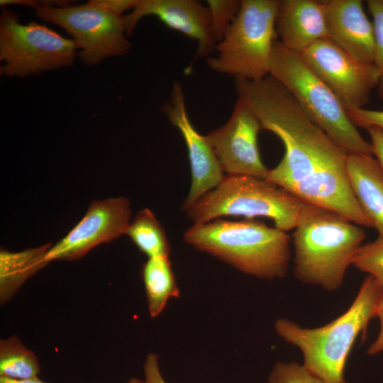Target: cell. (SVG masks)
<instances>
[{
	"label": "cell",
	"instance_id": "6da1fadb",
	"mask_svg": "<svg viewBox=\"0 0 383 383\" xmlns=\"http://www.w3.org/2000/svg\"><path fill=\"white\" fill-rule=\"evenodd\" d=\"M235 89L262 128L284 146L282 160L268 170L265 179L306 203L372 227L350 184L348 154L309 118L289 91L270 75L258 80L236 79Z\"/></svg>",
	"mask_w": 383,
	"mask_h": 383
},
{
	"label": "cell",
	"instance_id": "7a4b0ae2",
	"mask_svg": "<svg viewBox=\"0 0 383 383\" xmlns=\"http://www.w3.org/2000/svg\"><path fill=\"white\" fill-rule=\"evenodd\" d=\"M382 287L367 277L349 309L328 324L315 328H302L280 318L275 323L277 334L298 347L304 367L323 383H349L344 378L348 355L370 320L377 316Z\"/></svg>",
	"mask_w": 383,
	"mask_h": 383
},
{
	"label": "cell",
	"instance_id": "3957f363",
	"mask_svg": "<svg viewBox=\"0 0 383 383\" xmlns=\"http://www.w3.org/2000/svg\"><path fill=\"white\" fill-rule=\"evenodd\" d=\"M186 243L248 274L266 279L284 277L291 258L290 237L262 222L216 218L193 224Z\"/></svg>",
	"mask_w": 383,
	"mask_h": 383
},
{
	"label": "cell",
	"instance_id": "277c9868",
	"mask_svg": "<svg viewBox=\"0 0 383 383\" xmlns=\"http://www.w3.org/2000/svg\"><path fill=\"white\" fill-rule=\"evenodd\" d=\"M292 234L294 273L304 283L338 289L362 245V226L340 214L310 205Z\"/></svg>",
	"mask_w": 383,
	"mask_h": 383
},
{
	"label": "cell",
	"instance_id": "5b68a950",
	"mask_svg": "<svg viewBox=\"0 0 383 383\" xmlns=\"http://www.w3.org/2000/svg\"><path fill=\"white\" fill-rule=\"evenodd\" d=\"M269 75L284 86L309 118L348 155H373L366 141L331 89L299 53L274 43Z\"/></svg>",
	"mask_w": 383,
	"mask_h": 383
},
{
	"label": "cell",
	"instance_id": "8992f818",
	"mask_svg": "<svg viewBox=\"0 0 383 383\" xmlns=\"http://www.w3.org/2000/svg\"><path fill=\"white\" fill-rule=\"evenodd\" d=\"M310 205L265 179L226 174L185 211L193 224L227 216L266 217L286 232L296 228Z\"/></svg>",
	"mask_w": 383,
	"mask_h": 383
},
{
	"label": "cell",
	"instance_id": "52a82bcc",
	"mask_svg": "<svg viewBox=\"0 0 383 383\" xmlns=\"http://www.w3.org/2000/svg\"><path fill=\"white\" fill-rule=\"evenodd\" d=\"M279 0H241L231 28L209 57L211 70L235 79L258 80L270 72Z\"/></svg>",
	"mask_w": 383,
	"mask_h": 383
},
{
	"label": "cell",
	"instance_id": "ba28073f",
	"mask_svg": "<svg viewBox=\"0 0 383 383\" xmlns=\"http://www.w3.org/2000/svg\"><path fill=\"white\" fill-rule=\"evenodd\" d=\"M78 47L50 28L35 22L22 24L4 7L0 15L1 75L24 77L72 65Z\"/></svg>",
	"mask_w": 383,
	"mask_h": 383
},
{
	"label": "cell",
	"instance_id": "9c48e42d",
	"mask_svg": "<svg viewBox=\"0 0 383 383\" xmlns=\"http://www.w3.org/2000/svg\"><path fill=\"white\" fill-rule=\"evenodd\" d=\"M36 16L56 24L72 37L79 57L87 65L128 53L131 43L126 37L123 15L116 13L96 0L84 4L46 6L35 9Z\"/></svg>",
	"mask_w": 383,
	"mask_h": 383
},
{
	"label": "cell",
	"instance_id": "30bf717a",
	"mask_svg": "<svg viewBox=\"0 0 383 383\" xmlns=\"http://www.w3.org/2000/svg\"><path fill=\"white\" fill-rule=\"evenodd\" d=\"M299 55L345 110L364 108L378 84L381 71L374 64L355 59L328 38L316 42Z\"/></svg>",
	"mask_w": 383,
	"mask_h": 383
},
{
	"label": "cell",
	"instance_id": "8fae6325",
	"mask_svg": "<svg viewBox=\"0 0 383 383\" xmlns=\"http://www.w3.org/2000/svg\"><path fill=\"white\" fill-rule=\"evenodd\" d=\"M260 129L256 115L238 99L227 122L205 135L224 173L265 179L269 169L258 148Z\"/></svg>",
	"mask_w": 383,
	"mask_h": 383
},
{
	"label": "cell",
	"instance_id": "7c38bea8",
	"mask_svg": "<svg viewBox=\"0 0 383 383\" xmlns=\"http://www.w3.org/2000/svg\"><path fill=\"white\" fill-rule=\"evenodd\" d=\"M131 214L130 201L125 196L92 201L79 223L49 248L46 260H79L96 246L126 235Z\"/></svg>",
	"mask_w": 383,
	"mask_h": 383
},
{
	"label": "cell",
	"instance_id": "4fadbf2b",
	"mask_svg": "<svg viewBox=\"0 0 383 383\" xmlns=\"http://www.w3.org/2000/svg\"><path fill=\"white\" fill-rule=\"evenodd\" d=\"M162 111L179 130L187 149L192 183L183 206L187 211L204 194L216 187L226 174L206 136L193 126L179 82L173 83L170 100L162 106Z\"/></svg>",
	"mask_w": 383,
	"mask_h": 383
},
{
	"label": "cell",
	"instance_id": "5bb4252c",
	"mask_svg": "<svg viewBox=\"0 0 383 383\" xmlns=\"http://www.w3.org/2000/svg\"><path fill=\"white\" fill-rule=\"evenodd\" d=\"M155 16L167 27L197 42L195 58L206 57L216 50L208 7L196 0H138L131 13L123 16L126 35H131L139 21Z\"/></svg>",
	"mask_w": 383,
	"mask_h": 383
},
{
	"label": "cell",
	"instance_id": "9a60e30c",
	"mask_svg": "<svg viewBox=\"0 0 383 383\" xmlns=\"http://www.w3.org/2000/svg\"><path fill=\"white\" fill-rule=\"evenodd\" d=\"M328 38L355 59L374 64L375 40L372 23L361 0H328Z\"/></svg>",
	"mask_w": 383,
	"mask_h": 383
},
{
	"label": "cell",
	"instance_id": "2e32d148",
	"mask_svg": "<svg viewBox=\"0 0 383 383\" xmlns=\"http://www.w3.org/2000/svg\"><path fill=\"white\" fill-rule=\"evenodd\" d=\"M275 29L281 43L300 54L328 38L326 1L279 0Z\"/></svg>",
	"mask_w": 383,
	"mask_h": 383
},
{
	"label": "cell",
	"instance_id": "e0dca14e",
	"mask_svg": "<svg viewBox=\"0 0 383 383\" xmlns=\"http://www.w3.org/2000/svg\"><path fill=\"white\" fill-rule=\"evenodd\" d=\"M347 171L359 204L378 237L383 238V169L374 156L350 154Z\"/></svg>",
	"mask_w": 383,
	"mask_h": 383
},
{
	"label": "cell",
	"instance_id": "ac0fdd59",
	"mask_svg": "<svg viewBox=\"0 0 383 383\" xmlns=\"http://www.w3.org/2000/svg\"><path fill=\"white\" fill-rule=\"evenodd\" d=\"M51 243L11 252L6 249L0 251V302H9L22 285L50 262L46 254Z\"/></svg>",
	"mask_w": 383,
	"mask_h": 383
},
{
	"label": "cell",
	"instance_id": "d6986e66",
	"mask_svg": "<svg viewBox=\"0 0 383 383\" xmlns=\"http://www.w3.org/2000/svg\"><path fill=\"white\" fill-rule=\"evenodd\" d=\"M141 274L150 316L157 317L170 299L180 295L169 256L148 257Z\"/></svg>",
	"mask_w": 383,
	"mask_h": 383
},
{
	"label": "cell",
	"instance_id": "ffe728a7",
	"mask_svg": "<svg viewBox=\"0 0 383 383\" xmlns=\"http://www.w3.org/2000/svg\"><path fill=\"white\" fill-rule=\"evenodd\" d=\"M126 235L148 257L170 255V247L165 229L149 209L138 213L130 223Z\"/></svg>",
	"mask_w": 383,
	"mask_h": 383
},
{
	"label": "cell",
	"instance_id": "44dd1931",
	"mask_svg": "<svg viewBox=\"0 0 383 383\" xmlns=\"http://www.w3.org/2000/svg\"><path fill=\"white\" fill-rule=\"evenodd\" d=\"M40 372L37 356L17 335L0 340V376L28 379L38 377Z\"/></svg>",
	"mask_w": 383,
	"mask_h": 383
},
{
	"label": "cell",
	"instance_id": "7402d4cb",
	"mask_svg": "<svg viewBox=\"0 0 383 383\" xmlns=\"http://www.w3.org/2000/svg\"><path fill=\"white\" fill-rule=\"evenodd\" d=\"M210 13L211 30L217 44L223 38L240 7L238 0H207Z\"/></svg>",
	"mask_w": 383,
	"mask_h": 383
},
{
	"label": "cell",
	"instance_id": "603a6c76",
	"mask_svg": "<svg viewBox=\"0 0 383 383\" xmlns=\"http://www.w3.org/2000/svg\"><path fill=\"white\" fill-rule=\"evenodd\" d=\"M367 273L383 287V238L362 245L355 254L353 264Z\"/></svg>",
	"mask_w": 383,
	"mask_h": 383
},
{
	"label": "cell",
	"instance_id": "cb8c5ba5",
	"mask_svg": "<svg viewBox=\"0 0 383 383\" xmlns=\"http://www.w3.org/2000/svg\"><path fill=\"white\" fill-rule=\"evenodd\" d=\"M267 383H323L297 362H277L273 367Z\"/></svg>",
	"mask_w": 383,
	"mask_h": 383
},
{
	"label": "cell",
	"instance_id": "d4e9b609",
	"mask_svg": "<svg viewBox=\"0 0 383 383\" xmlns=\"http://www.w3.org/2000/svg\"><path fill=\"white\" fill-rule=\"evenodd\" d=\"M367 5L373 19L375 40L374 65L381 71L383 70V0H368Z\"/></svg>",
	"mask_w": 383,
	"mask_h": 383
},
{
	"label": "cell",
	"instance_id": "484cf974",
	"mask_svg": "<svg viewBox=\"0 0 383 383\" xmlns=\"http://www.w3.org/2000/svg\"><path fill=\"white\" fill-rule=\"evenodd\" d=\"M348 115L356 127L369 129L377 127L383 131V111L365 108L346 110Z\"/></svg>",
	"mask_w": 383,
	"mask_h": 383
},
{
	"label": "cell",
	"instance_id": "4316f807",
	"mask_svg": "<svg viewBox=\"0 0 383 383\" xmlns=\"http://www.w3.org/2000/svg\"><path fill=\"white\" fill-rule=\"evenodd\" d=\"M145 383H166L159 366L158 356L151 353L148 355L143 365Z\"/></svg>",
	"mask_w": 383,
	"mask_h": 383
},
{
	"label": "cell",
	"instance_id": "83f0119b",
	"mask_svg": "<svg viewBox=\"0 0 383 383\" xmlns=\"http://www.w3.org/2000/svg\"><path fill=\"white\" fill-rule=\"evenodd\" d=\"M70 1H33V0H1L0 5L3 7L11 4L29 6L35 9L46 6H65L71 5Z\"/></svg>",
	"mask_w": 383,
	"mask_h": 383
},
{
	"label": "cell",
	"instance_id": "f1b7e54d",
	"mask_svg": "<svg viewBox=\"0 0 383 383\" xmlns=\"http://www.w3.org/2000/svg\"><path fill=\"white\" fill-rule=\"evenodd\" d=\"M370 138L373 155L383 169V131L377 127L367 129Z\"/></svg>",
	"mask_w": 383,
	"mask_h": 383
},
{
	"label": "cell",
	"instance_id": "f546056e",
	"mask_svg": "<svg viewBox=\"0 0 383 383\" xmlns=\"http://www.w3.org/2000/svg\"><path fill=\"white\" fill-rule=\"evenodd\" d=\"M376 317H378L379 319L380 330L376 340L370 345L367 350V353L370 355L383 352V287Z\"/></svg>",
	"mask_w": 383,
	"mask_h": 383
},
{
	"label": "cell",
	"instance_id": "4dcf8cb0",
	"mask_svg": "<svg viewBox=\"0 0 383 383\" xmlns=\"http://www.w3.org/2000/svg\"><path fill=\"white\" fill-rule=\"evenodd\" d=\"M101 6L111 10V11L122 15V13L133 9L138 0H96Z\"/></svg>",
	"mask_w": 383,
	"mask_h": 383
},
{
	"label": "cell",
	"instance_id": "1f68e13d",
	"mask_svg": "<svg viewBox=\"0 0 383 383\" xmlns=\"http://www.w3.org/2000/svg\"><path fill=\"white\" fill-rule=\"evenodd\" d=\"M0 383H47L38 377L28 379H15L0 376Z\"/></svg>",
	"mask_w": 383,
	"mask_h": 383
},
{
	"label": "cell",
	"instance_id": "d6a6232c",
	"mask_svg": "<svg viewBox=\"0 0 383 383\" xmlns=\"http://www.w3.org/2000/svg\"><path fill=\"white\" fill-rule=\"evenodd\" d=\"M379 96L383 98V70H381L379 80L377 84Z\"/></svg>",
	"mask_w": 383,
	"mask_h": 383
},
{
	"label": "cell",
	"instance_id": "836d02e7",
	"mask_svg": "<svg viewBox=\"0 0 383 383\" xmlns=\"http://www.w3.org/2000/svg\"><path fill=\"white\" fill-rule=\"evenodd\" d=\"M126 383H145L144 380L135 377L131 378Z\"/></svg>",
	"mask_w": 383,
	"mask_h": 383
}]
</instances>
